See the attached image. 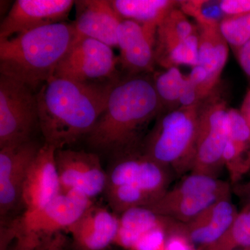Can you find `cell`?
<instances>
[{
  "label": "cell",
  "mask_w": 250,
  "mask_h": 250,
  "mask_svg": "<svg viewBox=\"0 0 250 250\" xmlns=\"http://www.w3.org/2000/svg\"><path fill=\"white\" fill-rule=\"evenodd\" d=\"M198 29L179 43L164 57L158 65L166 69L177 67L179 65H198Z\"/></svg>",
  "instance_id": "4316f807"
},
{
  "label": "cell",
  "mask_w": 250,
  "mask_h": 250,
  "mask_svg": "<svg viewBox=\"0 0 250 250\" xmlns=\"http://www.w3.org/2000/svg\"><path fill=\"white\" fill-rule=\"evenodd\" d=\"M106 171L104 194L109 208L120 215L130 208L149 207L170 188L173 173L141 149L113 156Z\"/></svg>",
  "instance_id": "277c9868"
},
{
  "label": "cell",
  "mask_w": 250,
  "mask_h": 250,
  "mask_svg": "<svg viewBox=\"0 0 250 250\" xmlns=\"http://www.w3.org/2000/svg\"><path fill=\"white\" fill-rule=\"evenodd\" d=\"M158 25H141L123 20L118 31L119 63L126 75L154 73Z\"/></svg>",
  "instance_id": "9a60e30c"
},
{
  "label": "cell",
  "mask_w": 250,
  "mask_h": 250,
  "mask_svg": "<svg viewBox=\"0 0 250 250\" xmlns=\"http://www.w3.org/2000/svg\"><path fill=\"white\" fill-rule=\"evenodd\" d=\"M36 126L39 118L35 92L0 75V149L31 141Z\"/></svg>",
  "instance_id": "9c48e42d"
},
{
  "label": "cell",
  "mask_w": 250,
  "mask_h": 250,
  "mask_svg": "<svg viewBox=\"0 0 250 250\" xmlns=\"http://www.w3.org/2000/svg\"><path fill=\"white\" fill-rule=\"evenodd\" d=\"M180 106L183 107L193 106L202 103L199 97L196 85L192 83L188 76L185 77L183 85L181 90L180 98H179Z\"/></svg>",
  "instance_id": "4dcf8cb0"
},
{
  "label": "cell",
  "mask_w": 250,
  "mask_h": 250,
  "mask_svg": "<svg viewBox=\"0 0 250 250\" xmlns=\"http://www.w3.org/2000/svg\"><path fill=\"white\" fill-rule=\"evenodd\" d=\"M237 54L242 69L250 77V40L237 52Z\"/></svg>",
  "instance_id": "1f68e13d"
},
{
  "label": "cell",
  "mask_w": 250,
  "mask_h": 250,
  "mask_svg": "<svg viewBox=\"0 0 250 250\" xmlns=\"http://www.w3.org/2000/svg\"><path fill=\"white\" fill-rule=\"evenodd\" d=\"M119 216V229L115 243L127 249L135 247L153 230L167 225L172 219L156 214L147 207H136Z\"/></svg>",
  "instance_id": "44dd1931"
},
{
  "label": "cell",
  "mask_w": 250,
  "mask_h": 250,
  "mask_svg": "<svg viewBox=\"0 0 250 250\" xmlns=\"http://www.w3.org/2000/svg\"><path fill=\"white\" fill-rule=\"evenodd\" d=\"M69 246L63 231L39 234L23 231L15 218L1 223L0 250H68Z\"/></svg>",
  "instance_id": "ffe728a7"
},
{
  "label": "cell",
  "mask_w": 250,
  "mask_h": 250,
  "mask_svg": "<svg viewBox=\"0 0 250 250\" xmlns=\"http://www.w3.org/2000/svg\"><path fill=\"white\" fill-rule=\"evenodd\" d=\"M223 160L231 184L234 186L239 183L250 170V142H237L228 139Z\"/></svg>",
  "instance_id": "484cf974"
},
{
  "label": "cell",
  "mask_w": 250,
  "mask_h": 250,
  "mask_svg": "<svg viewBox=\"0 0 250 250\" xmlns=\"http://www.w3.org/2000/svg\"><path fill=\"white\" fill-rule=\"evenodd\" d=\"M111 47L90 38H75L62 59L54 77L83 84L108 86L121 77Z\"/></svg>",
  "instance_id": "ba28073f"
},
{
  "label": "cell",
  "mask_w": 250,
  "mask_h": 250,
  "mask_svg": "<svg viewBox=\"0 0 250 250\" xmlns=\"http://www.w3.org/2000/svg\"><path fill=\"white\" fill-rule=\"evenodd\" d=\"M225 40L237 52L250 40V13L237 16H225L219 24Z\"/></svg>",
  "instance_id": "83f0119b"
},
{
  "label": "cell",
  "mask_w": 250,
  "mask_h": 250,
  "mask_svg": "<svg viewBox=\"0 0 250 250\" xmlns=\"http://www.w3.org/2000/svg\"><path fill=\"white\" fill-rule=\"evenodd\" d=\"M200 104L161 113L143 140L141 152L175 175L191 172Z\"/></svg>",
  "instance_id": "5b68a950"
},
{
  "label": "cell",
  "mask_w": 250,
  "mask_h": 250,
  "mask_svg": "<svg viewBox=\"0 0 250 250\" xmlns=\"http://www.w3.org/2000/svg\"><path fill=\"white\" fill-rule=\"evenodd\" d=\"M112 85L51 77L36 93L44 143L60 149L86 137L106 108Z\"/></svg>",
  "instance_id": "7a4b0ae2"
},
{
  "label": "cell",
  "mask_w": 250,
  "mask_h": 250,
  "mask_svg": "<svg viewBox=\"0 0 250 250\" xmlns=\"http://www.w3.org/2000/svg\"><path fill=\"white\" fill-rule=\"evenodd\" d=\"M93 203L75 192H61L41 209L16 218V223L27 232L54 234L67 231Z\"/></svg>",
  "instance_id": "7c38bea8"
},
{
  "label": "cell",
  "mask_w": 250,
  "mask_h": 250,
  "mask_svg": "<svg viewBox=\"0 0 250 250\" xmlns=\"http://www.w3.org/2000/svg\"><path fill=\"white\" fill-rule=\"evenodd\" d=\"M153 74L126 75L113 83L104 111L85 137L90 148L112 156L141 149L162 111Z\"/></svg>",
  "instance_id": "6da1fadb"
},
{
  "label": "cell",
  "mask_w": 250,
  "mask_h": 250,
  "mask_svg": "<svg viewBox=\"0 0 250 250\" xmlns=\"http://www.w3.org/2000/svg\"><path fill=\"white\" fill-rule=\"evenodd\" d=\"M220 11L225 16L250 14V0H222L218 1Z\"/></svg>",
  "instance_id": "f546056e"
},
{
  "label": "cell",
  "mask_w": 250,
  "mask_h": 250,
  "mask_svg": "<svg viewBox=\"0 0 250 250\" xmlns=\"http://www.w3.org/2000/svg\"><path fill=\"white\" fill-rule=\"evenodd\" d=\"M56 151L53 146L44 143L31 163L23 184V213L41 209L62 192Z\"/></svg>",
  "instance_id": "5bb4252c"
},
{
  "label": "cell",
  "mask_w": 250,
  "mask_h": 250,
  "mask_svg": "<svg viewBox=\"0 0 250 250\" xmlns=\"http://www.w3.org/2000/svg\"><path fill=\"white\" fill-rule=\"evenodd\" d=\"M75 38H90L110 47L118 46V31L123 21L107 0L75 1Z\"/></svg>",
  "instance_id": "e0dca14e"
},
{
  "label": "cell",
  "mask_w": 250,
  "mask_h": 250,
  "mask_svg": "<svg viewBox=\"0 0 250 250\" xmlns=\"http://www.w3.org/2000/svg\"><path fill=\"white\" fill-rule=\"evenodd\" d=\"M55 160L62 192H75L91 200L104 192L107 174L98 154L63 148L57 149Z\"/></svg>",
  "instance_id": "30bf717a"
},
{
  "label": "cell",
  "mask_w": 250,
  "mask_h": 250,
  "mask_svg": "<svg viewBox=\"0 0 250 250\" xmlns=\"http://www.w3.org/2000/svg\"><path fill=\"white\" fill-rule=\"evenodd\" d=\"M156 93L162 106L161 113L173 111L181 107V90L186 76L177 67L166 69V71L153 74Z\"/></svg>",
  "instance_id": "cb8c5ba5"
},
{
  "label": "cell",
  "mask_w": 250,
  "mask_h": 250,
  "mask_svg": "<svg viewBox=\"0 0 250 250\" xmlns=\"http://www.w3.org/2000/svg\"><path fill=\"white\" fill-rule=\"evenodd\" d=\"M110 2L122 19L141 25H159L166 15L179 4V1L173 0H111Z\"/></svg>",
  "instance_id": "603a6c76"
},
{
  "label": "cell",
  "mask_w": 250,
  "mask_h": 250,
  "mask_svg": "<svg viewBox=\"0 0 250 250\" xmlns=\"http://www.w3.org/2000/svg\"><path fill=\"white\" fill-rule=\"evenodd\" d=\"M74 4L72 0H17L1 21L0 39L63 22Z\"/></svg>",
  "instance_id": "4fadbf2b"
},
{
  "label": "cell",
  "mask_w": 250,
  "mask_h": 250,
  "mask_svg": "<svg viewBox=\"0 0 250 250\" xmlns=\"http://www.w3.org/2000/svg\"><path fill=\"white\" fill-rule=\"evenodd\" d=\"M238 213L231 197L222 199L191 221L184 224V231L192 244L205 248L218 241L225 234Z\"/></svg>",
  "instance_id": "ac0fdd59"
},
{
  "label": "cell",
  "mask_w": 250,
  "mask_h": 250,
  "mask_svg": "<svg viewBox=\"0 0 250 250\" xmlns=\"http://www.w3.org/2000/svg\"><path fill=\"white\" fill-rule=\"evenodd\" d=\"M233 191L243 202V206H250V178L243 183L233 186Z\"/></svg>",
  "instance_id": "d6a6232c"
},
{
  "label": "cell",
  "mask_w": 250,
  "mask_h": 250,
  "mask_svg": "<svg viewBox=\"0 0 250 250\" xmlns=\"http://www.w3.org/2000/svg\"><path fill=\"white\" fill-rule=\"evenodd\" d=\"M75 36L73 23L63 22L0 39V73L36 93L54 76Z\"/></svg>",
  "instance_id": "3957f363"
},
{
  "label": "cell",
  "mask_w": 250,
  "mask_h": 250,
  "mask_svg": "<svg viewBox=\"0 0 250 250\" xmlns=\"http://www.w3.org/2000/svg\"><path fill=\"white\" fill-rule=\"evenodd\" d=\"M250 248V206H243L228 231L204 250H236Z\"/></svg>",
  "instance_id": "d4e9b609"
},
{
  "label": "cell",
  "mask_w": 250,
  "mask_h": 250,
  "mask_svg": "<svg viewBox=\"0 0 250 250\" xmlns=\"http://www.w3.org/2000/svg\"><path fill=\"white\" fill-rule=\"evenodd\" d=\"M240 111H241L243 116L244 117L245 120H246L250 129V88L244 99V101H243Z\"/></svg>",
  "instance_id": "836d02e7"
},
{
  "label": "cell",
  "mask_w": 250,
  "mask_h": 250,
  "mask_svg": "<svg viewBox=\"0 0 250 250\" xmlns=\"http://www.w3.org/2000/svg\"><path fill=\"white\" fill-rule=\"evenodd\" d=\"M41 146L31 140L0 149V216L9 220L22 205L23 184L28 168Z\"/></svg>",
  "instance_id": "8fae6325"
},
{
  "label": "cell",
  "mask_w": 250,
  "mask_h": 250,
  "mask_svg": "<svg viewBox=\"0 0 250 250\" xmlns=\"http://www.w3.org/2000/svg\"><path fill=\"white\" fill-rule=\"evenodd\" d=\"M231 193L229 182L190 172L147 208L156 214L187 224L215 202L231 197Z\"/></svg>",
  "instance_id": "52a82bcc"
},
{
  "label": "cell",
  "mask_w": 250,
  "mask_h": 250,
  "mask_svg": "<svg viewBox=\"0 0 250 250\" xmlns=\"http://www.w3.org/2000/svg\"><path fill=\"white\" fill-rule=\"evenodd\" d=\"M197 26L188 20L187 15L178 7L174 8L161 20L156 29V63H159L169 52L193 34Z\"/></svg>",
  "instance_id": "7402d4cb"
},
{
  "label": "cell",
  "mask_w": 250,
  "mask_h": 250,
  "mask_svg": "<svg viewBox=\"0 0 250 250\" xmlns=\"http://www.w3.org/2000/svg\"><path fill=\"white\" fill-rule=\"evenodd\" d=\"M119 216L111 209L93 204L67 231L77 250H105L114 243Z\"/></svg>",
  "instance_id": "2e32d148"
},
{
  "label": "cell",
  "mask_w": 250,
  "mask_h": 250,
  "mask_svg": "<svg viewBox=\"0 0 250 250\" xmlns=\"http://www.w3.org/2000/svg\"><path fill=\"white\" fill-rule=\"evenodd\" d=\"M228 103L216 88L200 104L195 160L191 172L219 178L229 139Z\"/></svg>",
  "instance_id": "8992f818"
},
{
  "label": "cell",
  "mask_w": 250,
  "mask_h": 250,
  "mask_svg": "<svg viewBox=\"0 0 250 250\" xmlns=\"http://www.w3.org/2000/svg\"><path fill=\"white\" fill-rule=\"evenodd\" d=\"M192 245L184 231V224L180 223L167 235L165 250H193Z\"/></svg>",
  "instance_id": "f1b7e54d"
},
{
  "label": "cell",
  "mask_w": 250,
  "mask_h": 250,
  "mask_svg": "<svg viewBox=\"0 0 250 250\" xmlns=\"http://www.w3.org/2000/svg\"><path fill=\"white\" fill-rule=\"evenodd\" d=\"M197 29L198 65L207 72V82L201 91V100L204 101L218 86L228 59L229 44L222 35L219 25H198Z\"/></svg>",
  "instance_id": "d6986e66"
}]
</instances>
